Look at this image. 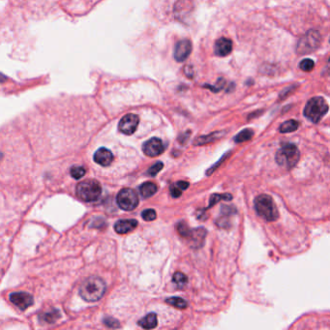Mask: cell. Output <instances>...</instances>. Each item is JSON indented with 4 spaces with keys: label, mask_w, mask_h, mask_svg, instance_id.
<instances>
[{
    "label": "cell",
    "mask_w": 330,
    "mask_h": 330,
    "mask_svg": "<svg viewBox=\"0 0 330 330\" xmlns=\"http://www.w3.org/2000/svg\"><path fill=\"white\" fill-rule=\"evenodd\" d=\"M106 291V283L103 279L91 276L87 278L80 288V295L87 302L100 300Z\"/></svg>",
    "instance_id": "1"
},
{
    "label": "cell",
    "mask_w": 330,
    "mask_h": 330,
    "mask_svg": "<svg viewBox=\"0 0 330 330\" xmlns=\"http://www.w3.org/2000/svg\"><path fill=\"white\" fill-rule=\"evenodd\" d=\"M257 213L268 222H274L279 217V212L272 198L268 195H260L255 199Z\"/></svg>",
    "instance_id": "2"
},
{
    "label": "cell",
    "mask_w": 330,
    "mask_h": 330,
    "mask_svg": "<svg viewBox=\"0 0 330 330\" xmlns=\"http://www.w3.org/2000/svg\"><path fill=\"white\" fill-rule=\"evenodd\" d=\"M102 187L97 180L87 179L78 184L77 196L83 202L92 203L100 198Z\"/></svg>",
    "instance_id": "3"
},
{
    "label": "cell",
    "mask_w": 330,
    "mask_h": 330,
    "mask_svg": "<svg viewBox=\"0 0 330 330\" xmlns=\"http://www.w3.org/2000/svg\"><path fill=\"white\" fill-rule=\"evenodd\" d=\"M329 111V104L322 97L310 99L304 109V115L314 123H318Z\"/></svg>",
    "instance_id": "4"
},
{
    "label": "cell",
    "mask_w": 330,
    "mask_h": 330,
    "mask_svg": "<svg viewBox=\"0 0 330 330\" xmlns=\"http://www.w3.org/2000/svg\"><path fill=\"white\" fill-rule=\"evenodd\" d=\"M299 157L300 153L298 148L294 144H288L278 150L275 158L279 165L289 169L297 164Z\"/></svg>",
    "instance_id": "5"
},
{
    "label": "cell",
    "mask_w": 330,
    "mask_h": 330,
    "mask_svg": "<svg viewBox=\"0 0 330 330\" xmlns=\"http://www.w3.org/2000/svg\"><path fill=\"white\" fill-rule=\"evenodd\" d=\"M322 42V37L317 31H309L298 42L297 53L299 55H305L315 51Z\"/></svg>",
    "instance_id": "6"
},
{
    "label": "cell",
    "mask_w": 330,
    "mask_h": 330,
    "mask_svg": "<svg viewBox=\"0 0 330 330\" xmlns=\"http://www.w3.org/2000/svg\"><path fill=\"white\" fill-rule=\"evenodd\" d=\"M118 206L125 211L134 210L139 205V198L137 193L129 188L122 189L116 198Z\"/></svg>",
    "instance_id": "7"
},
{
    "label": "cell",
    "mask_w": 330,
    "mask_h": 330,
    "mask_svg": "<svg viewBox=\"0 0 330 330\" xmlns=\"http://www.w3.org/2000/svg\"><path fill=\"white\" fill-rule=\"evenodd\" d=\"M140 118L138 115L134 113H129L121 118L118 124V129L124 135H132L137 130Z\"/></svg>",
    "instance_id": "8"
},
{
    "label": "cell",
    "mask_w": 330,
    "mask_h": 330,
    "mask_svg": "<svg viewBox=\"0 0 330 330\" xmlns=\"http://www.w3.org/2000/svg\"><path fill=\"white\" fill-rule=\"evenodd\" d=\"M143 150L148 157H157L165 150L163 142L158 138H152L144 144Z\"/></svg>",
    "instance_id": "9"
},
{
    "label": "cell",
    "mask_w": 330,
    "mask_h": 330,
    "mask_svg": "<svg viewBox=\"0 0 330 330\" xmlns=\"http://www.w3.org/2000/svg\"><path fill=\"white\" fill-rule=\"evenodd\" d=\"M10 301L19 309L25 310L33 304V297L31 294L24 291L13 292L10 294Z\"/></svg>",
    "instance_id": "10"
},
{
    "label": "cell",
    "mask_w": 330,
    "mask_h": 330,
    "mask_svg": "<svg viewBox=\"0 0 330 330\" xmlns=\"http://www.w3.org/2000/svg\"><path fill=\"white\" fill-rule=\"evenodd\" d=\"M206 233L207 232L204 227L190 229V232L187 235L186 239L189 240V243L193 248H200L205 243Z\"/></svg>",
    "instance_id": "11"
},
{
    "label": "cell",
    "mask_w": 330,
    "mask_h": 330,
    "mask_svg": "<svg viewBox=\"0 0 330 330\" xmlns=\"http://www.w3.org/2000/svg\"><path fill=\"white\" fill-rule=\"evenodd\" d=\"M192 52V44L189 40L179 41L174 49V58L177 62H184Z\"/></svg>",
    "instance_id": "12"
},
{
    "label": "cell",
    "mask_w": 330,
    "mask_h": 330,
    "mask_svg": "<svg viewBox=\"0 0 330 330\" xmlns=\"http://www.w3.org/2000/svg\"><path fill=\"white\" fill-rule=\"evenodd\" d=\"M93 159L97 164L103 166H108L113 161V155L108 148L101 147L95 152Z\"/></svg>",
    "instance_id": "13"
},
{
    "label": "cell",
    "mask_w": 330,
    "mask_h": 330,
    "mask_svg": "<svg viewBox=\"0 0 330 330\" xmlns=\"http://www.w3.org/2000/svg\"><path fill=\"white\" fill-rule=\"evenodd\" d=\"M138 227V221L134 219H125V220L117 221L114 224V229L119 234H125Z\"/></svg>",
    "instance_id": "14"
},
{
    "label": "cell",
    "mask_w": 330,
    "mask_h": 330,
    "mask_svg": "<svg viewBox=\"0 0 330 330\" xmlns=\"http://www.w3.org/2000/svg\"><path fill=\"white\" fill-rule=\"evenodd\" d=\"M232 51V42L227 38H221L215 43L214 52L218 56H227Z\"/></svg>",
    "instance_id": "15"
},
{
    "label": "cell",
    "mask_w": 330,
    "mask_h": 330,
    "mask_svg": "<svg viewBox=\"0 0 330 330\" xmlns=\"http://www.w3.org/2000/svg\"><path fill=\"white\" fill-rule=\"evenodd\" d=\"M158 325L157 316L154 313H149L145 317H144L142 320L139 321V326L144 330H152L155 329Z\"/></svg>",
    "instance_id": "16"
},
{
    "label": "cell",
    "mask_w": 330,
    "mask_h": 330,
    "mask_svg": "<svg viewBox=\"0 0 330 330\" xmlns=\"http://www.w3.org/2000/svg\"><path fill=\"white\" fill-rule=\"evenodd\" d=\"M157 185L153 182H145L140 186V193L144 199L152 197L157 192Z\"/></svg>",
    "instance_id": "17"
},
{
    "label": "cell",
    "mask_w": 330,
    "mask_h": 330,
    "mask_svg": "<svg viewBox=\"0 0 330 330\" xmlns=\"http://www.w3.org/2000/svg\"><path fill=\"white\" fill-rule=\"evenodd\" d=\"M299 126V123L296 120H288L286 122H284L281 126H280V132L281 133H290V132H294L297 130Z\"/></svg>",
    "instance_id": "18"
},
{
    "label": "cell",
    "mask_w": 330,
    "mask_h": 330,
    "mask_svg": "<svg viewBox=\"0 0 330 330\" xmlns=\"http://www.w3.org/2000/svg\"><path fill=\"white\" fill-rule=\"evenodd\" d=\"M165 302L178 309H185L188 306V303L181 297H169L165 300Z\"/></svg>",
    "instance_id": "19"
},
{
    "label": "cell",
    "mask_w": 330,
    "mask_h": 330,
    "mask_svg": "<svg viewBox=\"0 0 330 330\" xmlns=\"http://www.w3.org/2000/svg\"><path fill=\"white\" fill-rule=\"evenodd\" d=\"M254 135V132L251 130V129H245L243 131H241L235 138H234V141L235 143H244V142H247L249 140L252 139Z\"/></svg>",
    "instance_id": "20"
},
{
    "label": "cell",
    "mask_w": 330,
    "mask_h": 330,
    "mask_svg": "<svg viewBox=\"0 0 330 330\" xmlns=\"http://www.w3.org/2000/svg\"><path fill=\"white\" fill-rule=\"evenodd\" d=\"M219 133H215V134H211V135H208V136H203V137H200L198 138L196 141H195V144L196 145H203V144H209V143H212L214 142L215 140H217L218 138L220 137H217Z\"/></svg>",
    "instance_id": "21"
},
{
    "label": "cell",
    "mask_w": 330,
    "mask_h": 330,
    "mask_svg": "<svg viewBox=\"0 0 330 330\" xmlns=\"http://www.w3.org/2000/svg\"><path fill=\"white\" fill-rule=\"evenodd\" d=\"M232 198V196L230 194H223V195H219V194H214L210 197V201H209V206L208 208L212 207L214 205H216L218 202H220L222 200H226V201H230Z\"/></svg>",
    "instance_id": "22"
},
{
    "label": "cell",
    "mask_w": 330,
    "mask_h": 330,
    "mask_svg": "<svg viewBox=\"0 0 330 330\" xmlns=\"http://www.w3.org/2000/svg\"><path fill=\"white\" fill-rule=\"evenodd\" d=\"M172 281L174 282V284L177 286V288L179 289H182L186 286L187 282H188V279L185 274H183L182 272H176L174 273L173 275V278H172Z\"/></svg>",
    "instance_id": "23"
},
{
    "label": "cell",
    "mask_w": 330,
    "mask_h": 330,
    "mask_svg": "<svg viewBox=\"0 0 330 330\" xmlns=\"http://www.w3.org/2000/svg\"><path fill=\"white\" fill-rule=\"evenodd\" d=\"M86 172V169L82 165H73L70 169V173L73 178L80 179L82 178Z\"/></svg>",
    "instance_id": "24"
},
{
    "label": "cell",
    "mask_w": 330,
    "mask_h": 330,
    "mask_svg": "<svg viewBox=\"0 0 330 330\" xmlns=\"http://www.w3.org/2000/svg\"><path fill=\"white\" fill-rule=\"evenodd\" d=\"M314 66H315L314 61L309 58L303 59L299 64V68L304 72H311L314 69Z\"/></svg>",
    "instance_id": "25"
},
{
    "label": "cell",
    "mask_w": 330,
    "mask_h": 330,
    "mask_svg": "<svg viewBox=\"0 0 330 330\" xmlns=\"http://www.w3.org/2000/svg\"><path fill=\"white\" fill-rule=\"evenodd\" d=\"M176 228H177V231H178V233L182 236V237H184V238H186L187 237V235L189 234V232H190V227H188V225L185 223V222H180V223H178L177 225H176Z\"/></svg>",
    "instance_id": "26"
},
{
    "label": "cell",
    "mask_w": 330,
    "mask_h": 330,
    "mask_svg": "<svg viewBox=\"0 0 330 330\" xmlns=\"http://www.w3.org/2000/svg\"><path fill=\"white\" fill-rule=\"evenodd\" d=\"M44 318H45V321L49 324H53L56 322L59 318H60V313L57 311V310H54L52 312H49V313H46L44 315Z\"/></svg>",
    "instance_id": "27"
},
{
    "label": "cell",
    "mask_w": 330,
    "mask_h": 330,
    "mask_svg": "<svg viewBox=\"0 0 330 330\" xmlns=\"http://www.w3.org/2000/svg\"><path fill=\"white\" fill-rule=\"evenodd\" d=\"M163 163L162 162H157L155 165H152L149 167V169L147 170V174L150 176H156L158 172H160V170L163 168Z\"/></svg>",
    "instance_id": "28"
},
{
    "label": "cell",
    "mask_w": 330,
    "mask_h": 330,
    "mask_svg": "<svg viewBox=\"0 0 330 330\" xmlns=\"http://www.w3.org/2000/svg\"><path fill=\"white\" fill-rule=\"evenodd\" d=\"M156 211L153 209H146L144 211H143L142 213V217L143 219L145 221H153L156 219Z\"/></svg>",
    "instance_id": "29"
},
{
    "label": "cell",
    "mask_w": 330,
    "mask_h": 330,
    "mask_svg": "<svg viewBox=\"0 0 330 330\" xmlns=\"http://www.w3.org/2000/svg\"><path fill=\"white\" fill-rule=\"evenodd\" d=\"M182 191H183V190H181V189L177 186L176 183L170 186V193H171V196H172L173 198H178V197H180L181 194H182Z\"/></svg>",
    "instance_id": "30"
},
{
    "label": "cell",
    "mask_w": 330,
    "mask_h": 330,
    "mask_svg": "<svg viewBox=\"0 0 330 330\" xmlns=\"http://www.w3.org/2000/svg\"><path fill=\"white\" fill-rule=\"evenodd\" d=\"M104 323H105V325H106L107 327L111 328V329H116V328H119V327H120V326H119V323H118L116 320L112 319V318H107V319H105Z\"/></svg>",
    "instance_id": "31"
},
{
    "label": "cell",
    "mask_w": 330,
    "mask_h": 330,
    "mask_svg": "<svg viewBox=\"0 0 330 330\" xmlns=\"http://www.w3.org/2000/svg\"><path fill=\"white\" fill-rule=\"evenodd\" d=\"M176 184L181 190H186L189 187V183L186 182V181H178V182H176Z\"/></svg>",
    "instance_id": "32"
}]
</instances>
